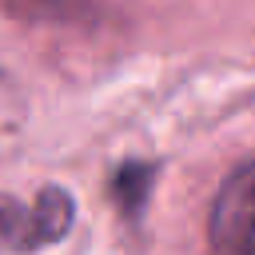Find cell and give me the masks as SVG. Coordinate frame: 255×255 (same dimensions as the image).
I'll list each match as a JSON object with an SVG mask.
<instances>
[{
  "mask_svg": "<svg viewBox=\"0 0 255 255\" xmlns=\"http://www.w3.org/2000/svg\"><path fill=\"white\" fill-rule=\"evenodd\" d=\"M76 223V199L72 191L48 183L40 187V195L16 199L8 191H0V251L4 255H32L44 247H56Z\"/></svg>",
  "mask_w": 255,
  "mask_h": 255,
  "instance_id": "obj_1",
  "label": "cell"
},
{
  "mask_svg": "<svg viewBox=\"0 0 255 255\" xmlns=\"http://www.w3.org/2000/svg\"><path fill=\"white\" fill-rule=\"evenodd\" d=\"M207 255H255V155L231 167L211 199Z\"/></svg>",
  "mask_w": 255,
  "mask_h": 255,
  "instance_id": "obj_2",
  "label": "cell"
},
{
  "mask_svg": "<svg viewBox=\"0 0 255 255\" xmlns=\"http://www.w3.org/2000/svg\"><path fill=\"white\" fill-rule=\"evenodd\" d=\"M155 171L159 167L147 163V159H128V163L116 167V175H112V199H116V207L128 219L143 215V207L151 199V187H155Z\"/></svg>",
  "mask_w": 255,
  "mask_h": 255,
  "instance_id": "obj_3",
  "label": "cell"
},
{
  "mask_svg": "<svg viewBox=\"0 0 255 255\" xmlns=\"http://www.w3.org/2000/svg\"><path fill=\"white\" fill-rule=\"evenodd\" d=\"M8 8H24L28 16H44V12H64V0H4Z\"/></svg>",
  "mask_w": 255,
  "mask_h": 255,
  "instance_id": "obj_4",
  "label": "cell"
}]
</instances>
